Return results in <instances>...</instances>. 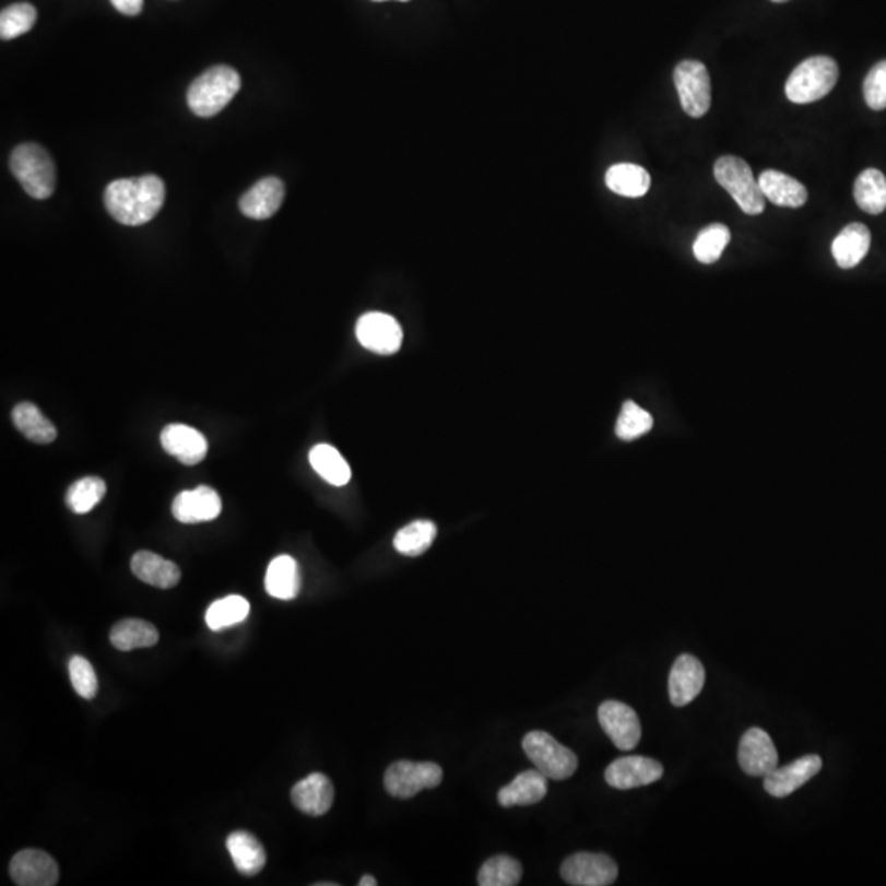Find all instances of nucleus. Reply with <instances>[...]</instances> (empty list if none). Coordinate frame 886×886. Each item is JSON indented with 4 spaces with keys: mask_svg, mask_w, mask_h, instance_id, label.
Listing matches in <instances>:
<instances>
[{
    "mask_svg": "<svg viewBox=\"0 0 886 886\" xmlns=\"http://www.w3.org/2000/svg\"><path fill=\"white\" fill-rule=\"evenodd\" d=\"M358 885L359 886H376V885H378V879H376L375 876L365 875V876H362V879H359Z\"/></svg>",
    "mask_w": 886,
    "mask_h": 886,
    "instance_id": "nucleus-42",
    "label": "nucleus"
},
{
    "mask_svg": "<svg viewBox=\"0 0 886 886\" xmlns=\"http://www.w3.org/2000/svg\"><path fill=\"white\" fill-rule=\"evenodd\" d=\"M130 567H132L133 575L140 581L160 588V590H169V588H175L181 581V570H179L178 565L153 554V552H137Z\"/></svg>",
    "mask_w": 886,
    "mask_h": 886,
    "instance_id": "nucleus-23",
    "label": "nucleus"
},
{
    "mask_svg": "<svg viewBox=\"0 0 886 886\" xmlns=\"http://www.w3.org/2000/svg\"><path fill=\"white\" fill-rule=\"evenodd\" d=\"M547 793V777L535 768L522 771L508 787L501 788L498 801L503 807L531 806L541 803Z\"/></svg>",
    "mask_w": 886,
    "mask_h": 886,
    "instance_id": "nucleus-22",
    "label": "nucleus"
},
{
    "mask_svg": "<svg viewBox=\"0 0 886 886\" xmlns=\"http://www.w3.org/2000/svg\"><path fill=\"white\" fill-rule=\"evenodd\" d=\"M158 640V629L152 623L143 619H123L110 630V642L122 652L149 649V647L156 646Z\"/></svg>",
    "mask_w": 886,
    "mask_h": 886,
    "instance_id": "nucleus-28",
    "label": "nucleus"
},
{
    "mask_svg": "<svg viewBox=\"0 0 886 886\" xmlns=\"http://www.w3.org/2000/svg\"><path fill=\"white\" fill-rule=\"evenodd\" d=\"M221 496L209 486H199V488L179 493L173 501V516L182 524L214 521L221 516Z\"/></svg>",
    "mask_w": 886,
    "mask_h": 886,
    "instance_id": "nucleus-15",
    "label": "nucleus"
},
{
    "mask_svg": "<svg viewBox=\"0 0 886 886\" xmlns=\"http://www.w3.org/2000/svg\"><path fill=\"white\" fill-rule=\"evenodd\" d=\"M11 172L25 192L38 201L50 198L57 188V168L47 150L25 143L12 152Z\"/></svg>",
    "mask_w": 886,
    "mask_h": 886,
    "instance_id": "nucleus-3",
    "label": "nucleus"
},
{
    "mask_svg": "<svg viewBox=\"0 0 886 886\" xmlns=\"http://www.w3.org/2000/svg\"><path fill=\"white\" fill-rule=\"evenodd\" d=\"M435 537H437V528H435L434 522L415 521L401 529L395 534L392 544H394V548L399 554L407 555V557H418V555L430 548Z\"/></svg>",
    "mask_w": 886,
    "mask_h": 886,
    "instance_id": "nucleus-32",
    "label": "nucleus"
},
{
    "mask_svg": "<svg viewBox=\"0 0 886 886\" xmlns=\"http://www.w3.org/2000/svg\"><path fill=\"white\" fill-rule=\"evenodd\" d=\"M335 798L332 781L323 773H310L297 781L291 791V800L300 813L307 816H323L329 813Z\"/></svg>",
    "mask_w": 886,
    "mask_h": 886,
    "instance_id": "nucleus-19",
    "label": "nucleus"
},
{
    "mask_svg": "<svg viewBox=\"0 0 886 886\" xmlns=\"http://www.w3.org/2000/svg\"><path fill=\"white\" fill-rule=\"evenodd\" d=\"M773 2H778V4H781V2H787V0H773Z\"/></svg>",
    "mask_w": 886,
    "mask_h": 886,
    "instance_id": "nucleus-44",
    "label": "nucleus"
},
{
    "mask_svg": "<svg viewBox=\"0 0 886 886\" xmlns=\"http://www.w3.org/2000/svg\"><path fill=\"white\" fill-rule=\"evenodd\" d=\"M739 764L751 777L765 778L778 767V752L770 735L760 728H752L742 735Z\"/></svg>",
    "mask_w": 886,
    "mask_h": 886,
    "instance_id": "nucleus-14",
    "label": "nucleus"
},
{
    "mask_svg": "<svg viewBox=\"0 0 886 886\" xmlns=\"http://www.w3.org/2000/svg\"><path fill=\"white\" fill-rule=\"evenodd\" d=\"M227 850L235 869L245 876H255L267 865V852L260 840L247 830H235L227 837Z\"/></svg>",
    "mask_w": 886,
    "mask_h": 886,
    "instance_id": "nucleus-25",
    "label": "nucleus"
},
{
    "mask_svg": "<svg viewBox=\"0 0 886 886\" xmlns=\"http://www.w3.org/2000/svg\"><path fill=\"white\" fill-rule=\"evenodd\" d=\"M560 875L568 885L610 886L616 882L619 869L604 853L578 852L562 863Z\"/></svg>",
    "mask_w": 886,
    "mask_h": 886,
    "instance_id": "nucleus-9",
    "label": "nucleus"
},
{
    "mask_svg": "<svg viewBox=\"0 0 886 886\" xmlns=\"http://www.w3.org/2000/svg\"><path fill=\"white\" fill-rule=\"evenodd\" d=\"M706 672L702 663L696 657L680 655L673 663L669 680L670 701L676 708L688 706L695 701L705 686Z\"/></svg>",
    "mask_w": 886,
    "mask_h": 886,
    "instance_id": "nucleus-17",
    "label": "nucleus"
},
{
    "mask_svg": "<svg viewBox=\"0 0 886 886\" xmlns=\"http://www.w3.org/2000/svg\"><path fill=\"white\" fill-rule=\"evenodd\" d=\"M284 196H286L284 182L280 178L270 176V178L261 179L241 196V214L247 215L248 218H255V221H267L280 211Z\"/></svg>",
    "mask_w": 886,
    "mask_h": 886,
    "instance_id": "nucleus-20",
    "label": "nucleus"
},
{
    "mask_svg": "<svg viewBox=\"0 0 886 886\" xmlns=\"http://www.w3.org/2000/svg\"><path fill=\"white\" fill-rule=\"evenodd\" d=\"M872 244L869 227L863 224L847 225L832 241V257L842 270H852L866 257Z\"/></svg>",
    "mask_w": 886,
    "mask_h": 886,
    "instance_id": "nucleus-24",
    "label": "nucleus"
},
{
    "mask_svg": "<svg viewBox=\"0 0 886 886\" xmlns=\"http://www.w3.org/2000/svg\"><path fill=\"white\" fill-rule=\"evenodd\" d=\"M839 80V67L830 57H811L793 73L784 84V94L794 104H811L826 97Z\"/></svg>",
    "mask_w": 886,
    "mask_h": 886,
    "instance_id": "nucleus-4",
    "label": "nucleus"
},
{
    "mask_svg": "<svg viewBox=\"0 0 886 886\" xmlns=\"http://www.w3.org/2000/svg\"><path fill=\"white\" fill-rule=\"evenodd\" d=\"M731 241V231L724 224H712L702 228L693 244V253L699 263L712 264L721 258L722 251Z\"/></svg>",
    "mask_w": 886,
    "mask_h": 886,
    "instance_id": "nucleus-36",
    "label": "nucleus"
},
{
    "mask_svg": "<svg viewBox=\"0 0 886 886\" xmlns=\"http://www.w3.org/2000/svg\"><path fill=\"white\" fill-rule=\"evenodd\" d=\"M863 97L872 110L886 109V60L876 63L863 81Z\"/></svg>",
    "mask_w": 886,
    "mask_h": 886,
    "instance_id": "nucleus-40",
    "label": "nucleus"
},
{
    "mask_svg": "<svg viewBox=\"0 0 886 886\" xmlns=\"http://www.w3.org/2000/svg\"><path fill=\"white\" fill-rule=\"evenodd\" d=\"M248 614H250V603L244 596L234 594V596L212 603L205 613V623H208L209 629L222 630L225 627L244 623Z\"/></svg>",
    "mask_w": 886,
    "mask_h": 886,
    "instance_id": "nucleus-34",
    "label": "nucleus"
},
{
    "mask_svg": "<svg viewBox=\"0 0 886 886\" xmlns=\"http://www.w3.org/2000/svg\"><path fill=\"white\" fill-rule=\"evenodd\" d=\"M9 872L19 886H55L60 882V866L44 850L27 849L15 853Z\"/></svg>",
    "mask_w": 886,
    "mask_h": 886,
    "instance_id": "nucleus-13",
    "label": "nucleus"
},
{
    "mask_svg": "<svg viewBox=\"0 0 886 886\" xmlns=\"http://www.w3.org/2000/svg\"><path fill=\"white\" fill-rule=\"evenodd\" d=\"M12 421L22 435L34 441L47 446L57 438V427L42 414L40 409L32 402H21L12 411Z\"/></svg>",
    "mask_w": 886,
    "mask_h": 886,
    "instance_id": "nucleus-29",
    "label": "nucleus"
},
{
    "mask_svg": "<svg viewBox=\"0 0 886 886\" xmlns=\"http://www.w3.org/2000/svg\"><path fill=\"white\" fill-rule=\"evenodd\" d=\"M653 427V417L636 402H624L623 411L617 418L616 434L621 440H636L649 434Z\"/></svg>",
    "mask_w": 886,
    "mask_h": 886,
    "instance_id": "nucleus-38",
    "label": "nucleus"
},
{
    "mask_svg": "<svg viewBox=\"0 0 886 886\" xmlns=\"http://www.w3.org/2000/svg\"><path fill=\"white\" fill-rule=\"evenodd\" d=\"M314 472L332 486H345L352 480V470L335 447L319 444L309 452Z\"/></svg>",
    "mask_w": 886,
    "mask_h": 886,
    "instance_id": "nucleus-31",
    "label": "nucleus"
},
{
    "mask_svg": "<svg viewBox=\"0 0 886 886\" xmlns=\"http://www.w3.org/2000/svg\"><path fill=\"white\" fill-rule=\"evenodd\" d=\"M166 189L155 175L117 179L107 186L104 204L119 224L139 227L153 221L165 204Z\"/></svg>",
    "mask_w": 886,
    "mask_h": 886,
    "instance_id": "nucleus-1",
    "label": "nucleus"
},
{
    "mask_svg": "<svg viewBox=\"0 0 886 886\" xmlns=\"http://www.w3.org/2000/svg\"><path fill=\"white\" fill-rule=\"evenodd\" d=\"M521 878V862L509 855L492 857L479 872L480 886H516Z\"/></svg>",
    "mask_w": 886,
    "mask_h": 886,
    "instance_id": "nucleus-33",
    "label": "nucleus"
},
{
    "mask_svg": "<svg viewBox=\"0 0 886 886\" xmlns=\"http://www.w3.org/2000/svg\"><path fill=\"white\" fill-rule=\"evenodd\" d=\"M264 588L270 596L281 601L297 598L300 590L299 565L290 555H280L268 567Z\"/></svg>",
    "mask_w": 886,
    "mask_h": 886,
    "instance_id": "nucleus-26",
    "label": "nucleus"
},
{
    "mask_svg": "<svg viewBox=\"0 0 886 886\" xmlns=\"http://www.w3.org/2000/svg\"><path fill=\"white\" fill-rule=\"evenodd\" d=\"M758 186H760L765 199L778 208L798 209L806 204V186L777 169H767L761 173Z\"/></svg>",
    "mask_w": 886,
    "mask_h": 886,
    "instance_id": "nucleus-21",
    "label": "nucleus"
},
{
    "mask_svg": "<svg viewBox=\"0 0 886 886\" xmlns=\"http://www.w3.org/2000/svg\"><path fill=\"white\" fill-rule=\"evenodd\" d=\"M37 22V9L27 2L12 4L0 14V37L2 40H14L27 34Z\"/></svg>",
    "mask_w": 886,
    "mask_h": 886,
    "instance_id": "nucleus-37",
    "label": "nucleus"
},
{
    "mask_svg": "<svg viewBox=\"0 0 886 886\" xmlns=\"http://www.w3.org/2000/svg\"><path fill=\"white\" fill-rule=\"evenodd\" d=\"M598 719L607 737L619 751H633L642 737V728L637 712L621 701H604L598 709Z\"/></svg>",
    "mask_w": 886,
    "mask_h": 886,
    "instance_id": "nucleus-11",
    "label": "nucleus"
},
{
    "mask_svg": "<svg viewBox=\"0 0 886 886\" xmlns=\"http://www.w3.org/2000/svg\"><path fill=\"white\" fill-rule=\"evenodd\" d=\"M857 205L866 214L878 215L886 211V178L879 169L869 168L860 173L853 186Z\"/></svg>",
    "mask_w": 886,
    "mask_h": 886,
    "instance_id": "nucleus-30",
    "label": "nucleus"
},
{
    "mask_svg": "<svg viewBox=\"0 0 886 886\" xmlns=\"http://www.w3.org/2000/svg\"><path fill=\"white\" fill-rule=\"evenodd\" d=\"M375 2H386V0H375ZM399 2H407V0H399Z\"/></svg>",
    "mask_w": 886,
    "mask_h": 886,
    "instance_id": "nucleus-43",
    "label": "nucleus"
},
{
    "mask_svg": "<svg viewBox=\"0 0 886 886\" xmlns=\"http://www.w3.org/2000/svg\"><path fill=\"white\" fill-rule=\"evenodd\" d=\"M68 669H70L71 685H73L74 692L81 698L93 699L99 692V680H97L90 660L81 655L71 657Z\"/></svg>",
    "mask_w": 886,
    "mask_h": 886,
    "instance_id": "nucleus-39",
    "label": "nucleus"
},
{
    "mask_svg": "<svg viewBox=\"0 0 886 886\" xmlns=\"http://www.w3.org/2000/svg\"><path fill=\"white\" fill-rule=\"evenodd\" d=\"M649 172L633 163H619L611 166L606 173V186L614 194L624 198H642L650 189Z\"/></svg>",
    "mask_w": 886,
    "mask_h": 886,
    "instance_id": "nucleus-27",
    "label": "nucleus"
},
{
    "mask_svg": "<svg viewBox=\"0 0 886 886\" xmlns=\"http://www.w3.org/2000/svg\"><path fill=\"white\" fill-rule=\"evenodd\" d=\"M107 486L104 480L97 476H86L80 482L73 483L67 492V505L74 515H87L93 511L104 496H106Z\"/></svg>",
    "mask_w": 886,
    "mask_h": 886,
    "instance_id": "nucleus-35",
    "label": "nucleus"
},
{
    "mask_svg": "<svg viewBox=\"0 0 886 886\" xmlns=\"http://www.w3.org/2000/svg\"><path fill=\"white\" fill-rule=\"evenodd\" d=\"M522 747L535 768L551 780H567L577 771V755L547 732H529Z\"/></svg>",
    "mask_w": 886,
    "mask_h": 886,
    "instance_id": "nucleus-6",
    "label": "nucleus"
},
{
    "mask_svg": "<svg viewBox=\"0 0 886 886\" xmlns=\"http://www.w3.org/2000/svg\"><path fill=\"white\" fill-rule=\"evenodd\" d=\"M114 8L127 17H137L142 14L143 0H110Z\"/></svg>",
    "mask_w": 886,
    "mask_h": 886,
    "instance_id": "nucleus-41",
    "label": "nucleus"
},
{
    "mask_svg": "<svg viewBox=\"0 0 886 886\" xmlns=\"http://www.w3.org/2000/svg\"><path fill=\"white\" fill-rule=\"evenodd\" d=\"M673 81L683 110L693 119L706 116L711 109V78L708 68L701 61H682L673 71Z\"/></svg>",
    "mask_w": 886,
    "mask_h": 886,
    "instance_id": "nucleus-8",
    "label": "nucleus"
},
{
    "mask_svg": "<svg viewBox=\"0 0 886 886\" xmlns=\"http://www.w3.org/2000/svg\"><path fill=\"white\" fill-rule=\"evenodd\" d=\"M355 332L359 345L378 355L398 352L404 339L398 320L385 312H368L359 317Z\"/></svg>",
    "mask_w": 886,
    "mask_h": 886,
    "instance_id": "nucleus-10",
    "label": "nucleus"
},
{
    "mask_svg": "<svg viewBox=\"0 0 886 886\" xmlns=\"http://www.w3.org/2000/svg\"><path fill=\"white\" fill-rule=\"evenodd\" d=\"M162 446L169 456L185 465H198L208 456V438L185 424H169L163 428Z\"/></svg>",
    "mask_w": 886,
    "mask_h": 886,
    "instance_id": "nucleus-18",
    "label": "nucleus"
},
{
    "mask_svg": "<svg viewBox=\"0 0 886 886\" xmlns=\"http://www.w3.org/2000/svg\"><path fill=\"white\" fill-rule=\"evenodd\" d=\"M663 777V765L655 758L629 755L614 760L606 768V783L616 790H634L655 783Z\"/></svg>",
    "mask_w": 886,
    "mask_h": 886,
    "instance_id": "nucleus-12",
    "label": "nucleus"
},
{
    "mask_svg": "<svg viewBox=\"0 0 886 886\" xmlns=\"http://www.w3.org/2000/svg\"><path fill=\"white\" fill-rule=\"evenodd\" d=\"M820 768H823V760L819 755L811 754L798 758L793 764L777 767L771 773H768L764 778L765 790L773 798L790 796L798 788L816 777Z\"/></svg>",
    "mask_w": 886,
    "mask_h": 886,
    "instance_id": "nucleus-16",
    "label": "nucleus"
},
{
    "mask_svg": "<svg viewBox=\"0 0 886 886\" xmlns=\"http://www.w3.org/2000/svg\"><path fill=\"white\" fill-rule=\"evenodd\" d=\"M441 780L444 770L434 761L399 760L386 770L385 788L391 796L409 800L422 790L437 788Z\"/></svg>",
    "mask_w": 886,
    "mask_h": 886,
    "instance_id": "nucleus-7",
    "label": "nucleus"
},
{
    "mask_svg": "<svg viewBox=\"0 0 886 886\" xmlns=\"http://www.w3.org/2000/svg\"><path fill=\"white\" fill-rule=\"evenodd\" d=\"M714 178L745 214L758 215L765 211L767 199L744 160L732 155L721 156L714 165Z\"/></svg>",
    "mask_w": 886,
    "mask_h": 886,
    "instance_id": "nucleus-5",
    "label": "nucleus"
},
{
    "mask_svg": "<svg viewBox=\"0 0 886 886\" xmlns=\"http://www.w3.org/2000/svg\"><path fill=\"white\" fill-rule=\"evenodd\" d=\"M241 80L231 67H214L202 73L188 90V106L198 117H214L240 91Z\"/></svg>",
    "mask_w": 886,
    "mask_h": 886,
    "instance_id": "nucleus-2",
    "label": "nucleus"
}]
</instances>
